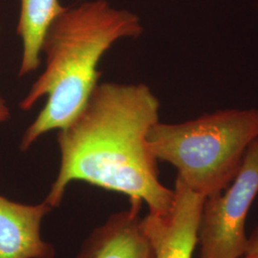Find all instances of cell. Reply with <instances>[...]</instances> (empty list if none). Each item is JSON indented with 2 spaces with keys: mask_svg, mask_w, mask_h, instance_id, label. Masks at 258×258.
I'll return each instance as SVG.
<instances>
[{
  "mask_svg": "<svg viewBox=\"0 0 258 258\" xmlns=\"http://www.w3.org/2000/svg\"><path fill=\"white\" fill-rule=\"evenodd\" d=\"M159 114L160 102L148 85L99 83L58 130L60 165L44 201L55 209L69 184L81 181L145 204L150 214L168 213L174 191L162 184L148 142Z\"/></svg>",
  "mask_w": 258,
  "mask_h": 258,
  "instance_id": "1",
  "label": "cell"
},
{
  "mask_svg": "<svg viewBox=\"0 0 258 258\" xmlns=\"http://www.w3.org/2000/svg\"><path fill=\"white\" fill-rule=\"evenodd\" d=\"M137 15L113 8L106 0H94L66 9L47 30L41 44L45 68L19 102L29 111L42 97L44 107L22 135L19 149L29 150L38 139L60 130L74 119L99 84L98 65L121 38L142 36Z\"/></svg>",
  "mask_w": 258,
  "mask_h": 258,
  "instance_id": "2",
  "label": "cell"
},
{
  "mask_svg": "<svg viewBox=\"0 0 258 258\" xmlns=\"http://www.w3.org/2000/svg\"><path fill=\"white\" fill-rule=\"evenodd\" d=\"M258 138V109H225L179 123L160 120L149 130V148L158 161L205 198L222 192L239 171Z\"/></svg>",
  "mask_w": 258,
  "mask_h": 258,
  "instance_id": "3",
  "label": "cell"
},
{
  "mask_svg": "<svg viewBox=\"0 0 258 258\" xmlns=\"http://www.w3.org/2000/svg\"><path fill=\"white\" fill-rule=\"evenodd\" d=\"M258 195V138L249 146L239 171L222 192L205 199L198 244L200 258L244 257L246 220Z\"/></svg>",
  "mask_w": 258,
  "mask_h": 258,
  "instance_id": "4",
  "label": "cell"
},
{
  "mask_svg": "<svg viewBox=\"0 0 258 258\" xmlns=\"http://www.w3.org/2000/svg\"><path fill=\"white\" fill-rule=\"evenodd\" d=\"M171 210L164 215L148 213L142 226L153 249V258H192L205 197L176 178Z\"/></svg>",
  "mask_w": 258,
  "mask_h": 258,
  "instance_id": "5",
  "label": "cell"
},
{
  "mask_svg": "<svg viewBox=\"0 0 258 258\" xmlns=\"http://www.w3.org/2000/svg\"><path fill=\"white\" fill-rule=\"evenodd\" d=\"M53 211L37 205L14 202L0 195V258H54V246L41 236V224Z\"/></svg>",
  "mask_w": 258,
  "mask_h": 258,
  "instance_id": "6",
  "label": "cell"
},
{
  "mask_svg": "<svg viewBox=\"0 0 258 258\" xmlns=\"http://www.w3.org/2000/svg\"><path fill=\"white\" fill-rule=\"evenodd\" d=\"M142 206L130 202L127 210L111 214L83 241L77 258H153L140 217Z\"/></svg>",
  "mask_w": 258,
  "mask_h": 258,
  "instance_id": "7",
  "label": "cell"
},
{
  "mask_svg": "<svg viewBox=\"0 0 258 258\" xmlns=\"http://www.w3.org/2000/svg\"><path fill=\"white\" fill-rule=\"evenodd\" d=\"M65 9L59 0H20L17 28L22 41L19 77L31 74L39 67L41 44L47 30Z\"/></svg>",
  "mask_w": 258,
  "mask_h": 258,
  "instance_id": "8",
  "label": "cell"
},
{
  "mask_svg": "<svg viewBox=\"0 0 258 258\" xmlns=\"http://www.w3.org/2000/svg\"><path fill=\"white\" fill-rule=\"evenodd\" d=\"M245 257L258 258V226L248 237Z\"/></svg>",
  "mask_w": 258,
  "mask_h": 258,
  "instance_id": "9",
  "label": "cell"
},
{
  "mask_svg": "<svg viewBox=\"0 0 258 258\" xmlns=\"http://www.w3.org/2000/svg\"><path fill=\"white\" fill-rule=\"evenodd\" d=\"M11 113L10 108L6 101L0 96V123L6 121L10 119Z\"/></svg>",
  "mask_w": 258,
  "mask_h": 258,
  "instance_id": "10",
  "label": "cell"
},
{
  "mask_svg": "<svg viewBox=\"0 0 258 258\" xmlns=\"http://www.w3.org/2000/svg\"><path fill=\"white\" fill-rule=\"evenodd\" d=\"M244 258H250V257H245V256H244Z\"/></svg>",
  "mask_w": 258,
  "mask_h": 258,
  "instance_id": "11",
  "label": "cell"
}]
</instances>
